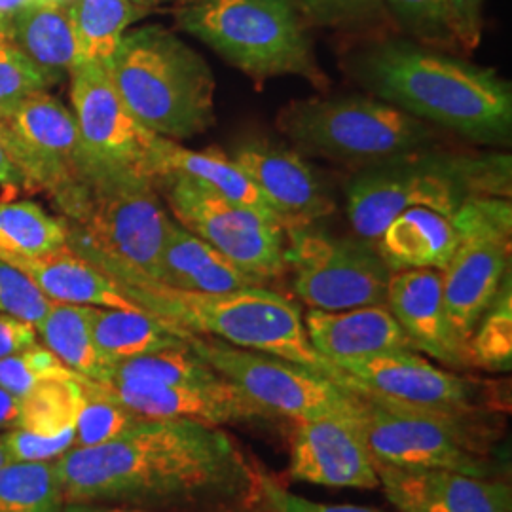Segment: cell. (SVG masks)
I'll list each match as a JSON object with an SVG mask.
<instances>
[{"label": "cell", "mask_w": 512, "mask_h": 512, "mask_svg": "<svg viewBox=\"0 0 512 512\" xmlns=\"http://www.w3.org/2000/svg\"><path fill=\"white\" fill-rule=\"evenodd\" d=\"M148 175L156 181L167 175H183L219 192L220 196L241 203L256 213L279 222L255 183L228 154L219 148L192 150L150 133L147 154ZM281 224V222H279Z\"/></svg>", "instance_id": "603a6c76"}, {"label": "cell", "mask_w": 512, "mask_h": 512, "mask_svg": "<svg viewBox=\"0 0 512 512\" xmlns=\"http://www.w3.org/2000/svg\"><path fill=\"white\" fill-rule=\"evenodd\" d=\"M35 0H0V33H6L19 12Z\"/></svg>", "instance_id": "c3c4849f"}, {"label": "cell", "mask_w": 512, "mask_h": 512, "mask_svg": "<svg viewBox=\"0 0 512 512\" xmlns=\"http://www.w3.org/2000/svg\"><path fill=\"white\" fill-rule=\"evenodd\" d=\"M458 243V226L452 213L416 205L393 220L374 247L391 272H442Z\"/></svg>", "instance_id": "d4e9b609"}, {"label": "cell", "mask_w": 512, "mask_h": 512, "mask_svg": "<svg viewBox=\"0 0 512 512\" xmlns=\"http://www.w3.org/2000/svg\"><path fill=\"white\" fill-rule=\"evenodd\" d=\"M67 236V222L37 202H0V255H44L65 247Z\"/></svg>", "instance_id": "4dcf8cb0"}, {"label": "cell", "mask_w": 512, "mask_h": 512, "mask_svg": "<svg viewBox=\"0 0 512 512\" xmlns=\"http://www.w3.org/2000/svg\"><path fill=\"white\" fill-rule=\"evenodd\" d=\"M71 368L63 365L54 353L40 342L33 348L19 351L6 359H0V387L25 397L33 387L44 380L73 376Z\"/></svg>", "instance_id": "ab89813d"}, {"label": "cell", "mask_w": 512, "mask_h": 512, "mask_svg": "<svg viewBox=\"0 0 512 512\" xmlns=\"http://www.w3.org/2000/svg\"><path fill=\"white\" fill-rule=\"evenodd\" d=\"M355 421L376 463L399 469H446L480 478L490 475L461 420L361 399Z\"/></svg>", "instance_id": "9a60e30c"}, {"label": "cell", "mask_w": 512, "mask_h": 512, "mask_svg": "<svg viewBox=\"0 0 512 512\" xmlns=\"http://www.w3.org/2000/svg\"><path fill=\"white\" fill-rule=\"evenodd\" d=\"M50 88H54L50 80L27 59L8 33H0V120L10 116L29 97Z\"/></svg>", "instance_id": "f35d334b"}, {"label": "cell", "mask_w": 512, "mask_h": 512, "mask_svg": "<svg viewBox=\"0 0 512 512\" xmlns=\"http://www.w3.org/2000/svg\"><path fill=\"white\" fill-rule=\"evenodd\" d=\"M0 145L10 152V156L16 160V164L23 169V158H21V148H19L18 139L14 133L6 126L4 120H0ZM25 173V171H23ZM29 179V177H27ZM33 186V184H31Z\"/></svg>", "instance_id": "681fc988"}, {"label": "cell", "mask_w": 512, "mask_h": 512, "mask_svg": "<svg viewBox=\"0 0 512 512\" xmlns=\"http://www.w3.org/2000/svg\"><path fill=\"white\" fill-rule=\"evenodd\" d=\"M385 306L416 351L452 368L471 365L467 349L456 338L446 315L440 270L393 272L387 283Z\"/></svg>", "instance_id": "44dd1931"}, {"label": "cell", "mask_w": 512, "mask_h": 512, "mask_svg": "<svg viewBox=\"0 0 512 512\" xmlns=\"http://www.w3.org/2000/svg\"><path fill=\"white\" fill-rule=\"evenodd\" d=\"M313 29H327L342 37L374 38L397 35L385 0H294Z\"/></svg>", "instance_id": "836d02e7"}, {"label": "cell", "mask_w": 512, "mask_h": 512, "mask_svg": "<svg viewBox=\"0 0 512 512\" xmlns=\"http://www.w3.org/2000/svg\"><path fill=\"white\" fill-rule=\"evenodd\" d=\"M287 270L310 310L342 311L385 304L391 270L374 243L338 238L310 226L285 228Z\"/></svg>", "instance_id": "7c38bea8"}, {"label": "cell", "mask_w": 512, "mask_h": 512, "mask_svg": "<svg viewBox=\"0 0 512 512\" xmlns=\"http://www.w3.org/2000/svg\"><path fill=\"white\" fill-rule=\"evenodd\" d=\"M484 4L486 0H450L465 55L473 54L480 46L484 29Z\"/></svg>", "instance_id": "ee69618b"}, {"label": "cell", "mask_w": 512, "mask_h": 512, "mask_svg": "<svg viewBox=\"0 0 512 512\" xmlns=\"http://www.w3.org/2000/svg\"><path fill=\"white\" fill-rule=\"evenodd\" d=\"M88 387L124 404L148 420H190L205 425L236 423L266 416L236 385L220 376L211 384L160 385L141 382H95Z\"/></svg>", "instance_id": "ac0fdd59"}, {"label": "cell", "mask_w": 512, "mask_h": 512, "mask_svg": "<svg viewBox=\"0 0 512 512\" xmlns=\"http://www.w3.org/2000/svg\"><path fill=\"white\" fill-rule=\"evenodd\" d=\"M93 342L110 365L164 349L188 346L192 332L143 310L90 308Z\"/></svg>", "instance_id": "83f0119b"}, {"label": "cell", "mask_w": 512, "mask_h": 512, "mask_svg": "<svg viewBox=\"0 0 512 512\" xmlns=\"http://www.w3.org/2000/svg\"><path fill=\"white\" fill-rule=\"evenodd\" d=\"M258 484L274 512H382L378 509H370V507H359V505L315 503V501L304 499L300 495L291 494V492L275 486L270 480H260Z\"/></svg>", "instance_id": "7bdbcfd3"}, {"label": "cell", "mask_w": 512, "mask_h": 512, "mask_svg": "<svg viewBox=\"0 0 512 512\" xmlns=\"http://www.w3.org/2000/svg\"><path fill=\"white\" fill-rule=\"evenodd\" d=\"M52 300L16 266L0 260V311L21 321L31 323L35 329L50 310Z\"/></svg>", "instance_id": "60d3db41"}, {"label": "cell", "mask_w": 512, "mask_h": 512, "mask_svg": "<svg viewBox=\"0 0 512 512\" xmlns=\"http://www.w3.org/2000/svg\"><path fill=\"white\" fill-rule=\"evenodd\" d=\"M380 486L401 512H512V488L446 469H399L376 463Z\"/></svg>", "instance_id": "ffe728a7"}, {"label": "cell", "mask_w": 512, "mask_h": 512, "mask_svg": "<svg viewBox=\"0 0 512 512\" xmlns=\"http://www.w3.org/2000/svg\"><path fill=\"white\" fill-rule=\"evenodd\" d=\"M107 73L133 118L158 137L181 143L217 122L211 65L160 23L131 27Z\"/></svg>", "instance_id": "3957f363"}, {"label": "cell", "mask_w": 512, "mask_h": 512, "mask_svg": "<svg viewBox=\"0 0 512 512\" xmlns=\"http://www.w3.org/2000/svg\"><path fill=\"white\" fill-rule=\"evenodd\" d=\"M476 196H511L509 156L439 154L427 148L357 173L346 190V211L357 238L376 243L410 207L454 215Z\"/></svg>", "instance_id": "8992f818"}, {"label": "cell", "mask_w": 512, "mask_h": 512, "mask_svg": "<svg viewBox=\"0 0 512 512\" xmlns=\"http://www.w3.org/2000/svg\"><path fill=\"white\" fill-rule=\"evenodd\" d=\"M346 63L374 97L429 126L482 145L511 141V84L465 55L429 48L397 33L353 40Z\"/></svg>", "instance_id": "7a4b0ae2"}, {"label": "cell", "mask_w": 512, "mask_h": 512, "mask_svg": "<svg viewBox=\"0 0 512 512\" xmlns=\"http://www.w3.org/2000/svg\"><path fill=\"white\" fill-rule=\"evenodd\" d=\"M8 463H10V458H8L6 446H4V442H2V437H0V469H2V467H6Z\"/></svg>", "instance_id": "f5cc1de1"}, {"label": "cell", "mask_w": 512, "mask_h": 512, "mask_svg": "<svg viewBox=\"0 0 512 512\" xmlns=\"http://www.w3.org/2000/svg\"><path fill=\"white\" fill-rule=\"evenodd\" d=\"M69 97L93 184L137 177L154 181L147 169L150 131L133 118L107 69L76 65Z\"/></svg>", "instance_id": "2e32d148"}, {"label": "cell", "mask_w": 512, "mask_h": 512, "mask_svg": "<svg viewBox=\"0 0 512 512\" xmlns=\"http://www.w3.org/2000/svg\"><path fill=\"white\" fill-rule=\"evenodd\" d=\"M150 179H114L92 186L82 213L65 220L67 245L114 283L160 281L171 217Z\"/></svg>", "instance_id": "ba28073f"}, {"label": "cell", "mask_w": 512, "mask_h": 512, "mask_svg": "<svg viewBox=\"0 0 512 512\" xmlns=\"http://www.w3.org/2000/svg\"><path fill=\"white\" fill-rule=\"evenodd\" d=\"M160 283L205 294L232 293L262 285L175 219H171L165 238Z\"/></svg>", "instance_id": "4316f807"}, {"label": "cell", "mask_w": 512, "mask_h": 512, "mask_svg": "<svg viewBox=\"0 0 512 512\" xmlns=\"http://www.w3.org/2000/svg\"><path fill=\"white\" fill-rule=\"evenodd\" d=\"M65 503H184L232 507L256 478L238 446L215 425L145 420L99 446L54 459Z\"/></svg>", "instance_id": "6da1fadb"}, {"label": "cell", "mask_w": 512, "mask_h": 512, "mask_svg": "<svg viewBox=\"0 0 512 512\" xmlns=\"http://www.w3.org/2000/svg\"><path fill=\"white\" fill-rule=\"evenodd\" d=\"M90 308L52 300L50 310L38 323V342L76 374L101 382L109 363L93 342Z\"/></svg>", "instance_id": "f546056e"}, {"label": "cell", "mask_w": 512, "mask_h": 512, "mask_svg": "<svg viewBox=\"0 0 512 512\" xmlns=\"http://www.w3.org/2000/svg\"><path fill=\"white\" fill-rule=\"evenodd\" d=\"M16 266L42 293L55 302H69L95 308L141 310L118 283L76 255L69 245L37 256L0 255Z\"/></svg>", "instance_id": "cb8c5ba5"}, {"label": "cell", "mask_w": 512, "mask_h": 512, "mask_svg": "<svg viewBox=\"0 0 512 512\" xmlns=\"http://www.w3.org/2000/svg\"><path fill=\"white\" fill-rule=\"evenodd\" d=\"M304 325L311 346L330 365L401 349L416 351L385 304L342 311L310 310Z\"/></svg>", "instance_id": "7402d4cb"}, {"label": "cell", "mask_w": 512, "mask_h": 512, "mask_svg": "<svg viewBox=\"0 0 512 512\" xmlns=\"http://www.w3.org/2000/svg\"><path fill=\"white\" fill-rule=\"evenodd\" d=\"M171 16L179 31L200 40L256 88L283 76L304 78L319 90L329 84L294 0H181L171 6Z\"/></svg>", "instance_id": "5b68a950"}, {"label": "cell", "mask_w": 512, "mask_h": 512, "mask_svg": "<svg viewBox=\"0 0 512 512\" xmlns=\"http://www.w3.org/2000/svg\"><path fill=\"white\" fill-rule=\"evenodd\" d=\"M82 387L86 393V401L80 408L76 427H74L73 448H88L99 446L109 440H114L124 435L141 421L147 420L133 410L126 408L124 404L116 403L109 397L93 391L86 384V378L82 376Z\"/></svg>", "instance_id": "74e56055"}, {"label": "cell", "mask_w": 512, "mask_h": 512, "mask_svg": "<svg viewBox=\"0 0 512 512\" xmlns=\"http://www.w3.org/2000/svg\"><path fill=\"white\" fill-rule=\"evenodd\" d=\"M38 344V332L31 323L0 311V359Z\"/></svg>", "instance_id": "f6af8a7d"}, {"label": "cell", "mask_w": 512, "mask_h": 512, "mask_svg": "<svg viewBox=\"0 0 512 512\" xmlns=\"http://www.w3.org/2000/svg\"><path fill=\"white\" fill-rule=\"evenodd\" d=\"M219 378V374L188 344L183 348L164 349L143 357L114 363L109 366L101 382L200 385L211 384Z\"/></svg>", "instance_id": "d6a6232c"}, {"label": "cell", "mask_w": 512, "mask_h": 512, "mask_svg": "<svg viewBox=\"0 0 512 512\" xmlns=\"http://www.w3.org/2000/svg\"><path fill=\"white\" fill-rule=\"evenodd\" d=\"M10 463L54 461L74 446V433L44 437L25 429H10L2 435Z\"/></svg>", "instance_id": "b9f144b4"}, {"label": "cell", "mask_w": 512, "mask_h": 512, "mask_svg": "<svg viewBox=\"0 0 512 512\" xmlns=\"http://www.w3.org/2000/svg\"><path fill=\"white\" fill-rule=\"evenodd\" d=\"M82 376L44 380L21 397V418L19 429L55 437L63 433H74L80 408L86 401L82 387Z\"/></svg>", "instance_id": "1f68e13d"}, {"label": "cell", "mask_w": 512, "mask_h": 512, "mask_svg": "<svg viewBox=\"0 0 512 512\" xmlns=\"http://www.w3.org/2000/svg\"><path fill=\"white\" fill-rule=\"evenodd\" d=\"M0 186L12 192H19V190L33 192L31 181L2 145H0Z\"/></svg>", "instance_id": "bcb514c9"}, {"label": "cell", "mask_w": 512, "mask_h": 512, "mask_svg": "<svg viewBox=\"0 0 512 512\" xmlns=\"http://www.w3.org/2000/svg\"><path fill=\"white\" fill-rule=\"evenodd\" d=\"M289 473L296 480L325 488L372 490L380 486L376 461L355 418L300 421Z\"/></svg>", "instance_id": "d6986e66"}, {"label": "cell", "mask_w": 512, "mask_h": 512, "mask_svg": "<svg viewBox=\"0 0 512 512\" xmlns=\"http://www.w3.org/2000/svg\"><path fill=\"white\" fill-rule=\"evenodd\" d=\"M21 148L33 192H44L59 217L74 220L92 192V173L73 110L50 92L37 93L4 118Z\"/></svg>", "instance_id": "4fadbf2b"}, {"label": "cell", "mask_w": 512, "mask_h": 512, "mask_svg": "<svg viewBox=\"0 0 512 512\" xmlns=\"http://www.w3.org/2000/svg\"><path fill=\"white\" fill-rule=\"evenodd\" d=\"M230 158L255 183L283 228L311 226L334 211L327 186L298 150L270 141H245Z\"/></svg>", "instance_id": "e0dca14e"}, {"label": "cell", "mask_w": 512, "mask_h": 512, "mask_svg": "<svg viewBox=\"0 0 512 512\" xmlns=\"http://www.w3.org/2000/svg\"><path fill=\"white\" fill-rule=\"evenodd\" d=\"M171 217L258 283L287 272L285 228L183 175L160 179Z\"/></svg>", "instance_id": "8fae6325"}, {"label": "cell", "mask_w": 512, "mask_h": 512, "mask_svg": "<svg viewBox=\"0 0 512 512\" xmlns=\"http://www.w3.org/2000/svg\"><path fill=\"white\" fill-rule=\"evenodd\" d=\"M131 2H135V4L141 6V8H147L150 12H154V10H158L160 6H175V4H179L181 0H131Z\"/></svg>", "instance_id": "816d5d0a"}, {"label": "cell", "mask_w": 512, "mask_h": 512, "mask_svg": "<svg viewBox=\"0 0 512 512\" xmlns=\"http://www.w3.org/2000/svg\"><path fill=\"white\" fill-rule=\"evenodd\" d=\"M118 287L141 308L181 329L230 346L274 355L332 380L336 368L310 344L304 315L289 298L245 287L222 294L192 293L160 281H124Z\"/></svg>", "instance_id": "277c9868"}, {"label": "cell", "mask_w": 512, "mask_h": 512, "mask_svg": "<svg viewBox=\"0 0 512 512\" xmlns=\"http://www.w3.org/2000/svg\"><path fill=\"white\" fill-rule=\"evenodd\" d=\"M454 220L458 247L440 275L450 327L467 349L478 321L509 275L511 200L499 196L469 198L454 213Z\"/></svg>", "instance_id": "30bf717a"}, {"label": "cell", "mask_w": 512, "mask_h": 512, "mask_svg": "<svg viewBox=\"0 0 512 512\" xmlns=\"http://www.w3.org/2000/svg\"><path fill=\"white\" fill-rule=\"evenodd\" d=\"M334 382L372 403L463 420L476 412V385L414 349L334 363Z\"/></svg>", "instance_id": "5bb4252c"}, {"label": "cell", "mask_w": 512, "mask_h": 512, "mask_svg": "<svg viewBox=\"0 0 512 512\" xmlns=\"http://www.w3.org/2000/svg\"><path fill=\"white\" fill-rule=\"evenodd\" d=\"M511 275L505 277L492 306L478 321L467 344L471 365L486 370H511L512 366V291Z\"/></svg>", "instance_id": "8d00e7d4"}, {"label": "cell", "mask_w": 512, "mask_h": 512, "mask_svg": "<svg viewBox=\"0 0 512 512\" xmlns=\"http://www.w3.org/2000/svg\"><path fill=\"white\" fill-rule=\"evenodd\" d=\"M21 418V399L0 387V429H16Z\"/></svg>", "instance_id": "7dc6e473"}, {"label": "cell", "mask_w": 512, "mask_h": 512, "mask_svg": "<svg viewBox=\"0 0 512 512\" xmlns=\"http://www.w3.org/2000/svg\"><path fill=\"white\" fill-rule=\"evenodd\" d=\"M385 6L399 35L442 52L465 55L450 0H385Z\"/></svg>", "instance_id": "e575fe53"}, {"label": "cell", "mask_w": 512, "mask_h": 512, "mask_svg": "<svg viewBox=\"0 0 512 512\" xmlns=\"http://www.w3.org/2000/svg\"><path fill=\"white\" fill-rule=\"evenodd\" d=\"M277 128L302 154L340 164H387L433 148V126L378 97L294 99L277 114Z\"/></svg>", "instance_id": "52a82bcc"}, {"label": "cell", "mask_w": 512, "mask_h": 512, "mask_svg": "<svg viewBox=\"0 0 512 512\" xmlns=\"http://www.w3.org/2000/svg\"><path fill=\"white\" fill-rule=\"evenodd\" d=\"M6 33L52 86L69 80L78 65L71 0H35Z\"/></svg>", "instance_id": "484cf974"}, {"label": "cell", "mask_w": 512, "mask_h": 512, "mask_svg": "<svg viewBox=\"0 0 512 512\" xmlns=\"http://www.w3.org/2000/svg\"><path fill=\"white\" fill-rule=\"evenodd\" d=\"M54 461L8 463L0 469V512H63Z\"/></svg>", "instance_id": "d590c367"}, {"label": "cell", "mask_w": 512, "mask_h": 512, "mask_svg": "<svg viewBox=\"0 0 512 512\" xmlns=\"http://www.w3.org/2000/svg\"><path fill=\"white\" fill-rule=\"evenodd\" d=\"M188 344L266 416L277 414L300 423L330 416L355 418L359 412V395L306 366L194 332Z\"/></svg>", "instance_id": "9c48e42d"}, {"label": "cell", "mask_w": 512, "mask_h": 512, "mask_svg": "<svg viewBox=\"0 0 512 512\" xmlns=\"http://www.w3.org/2000/svg\"><path fill=\"white\" fill-rule=\"evenodd\" d=\"M150 14L131 0H71L78 65L109 69L124 35Z\"/></svg>", "instance_id": "f1b7e54d"}, {"label": "cell", "mask_w": 512, "mask_h": 512, "mask_svg": "<svg viewBox=\"0 0 512 512\" xmlns=\"http://www.w3.org/2000/svg\"><path fill=\"white\" fill-rule=\"evenodd\" d=\"M63 512H145L131 511V509H118V507H101L95 503H65Z\"/></svg>", "instance_id": "f907efd6"}]
</instances>
